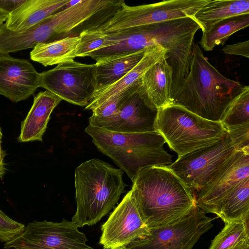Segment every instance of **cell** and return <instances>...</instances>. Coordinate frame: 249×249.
Wrapping results in <instances>:
<instances>
[{"label": "cell", "instance_id": "cell-6", "mask_svg": "<svg viewBox=\"0 0 249 249\" xmlns=\"http://www.w3.org/2000/svg\"><path fill=\"white\" fill-rule=\"evenodd\" d=\"M249 147V124L226 130L219 141L178 157L167 167L191 190L203 187L238 149Z\"/></svg>", "mask_w": 249, "mask_h": 249}, {"label": "cell", "instance_id": "cell-22", "mask_svg": "<svg viewBox=\"0 0 249 249\" xmlns=\"http://www.w3.org/2000/svg\"><path fill=\"white\" fill-rule=\"evenodd\" d=\"M216 215L224 223L249 221V177L239 183L226 196Z\"/></svg>", "mask_w": 249, "mask_h": 249}, {"label": "cell", "instance_id": "cell-11", "mask_svg": "<svg viewBox=\"0 0 249 249\" xmlns=\"http://www.w3.org/2000/svg\"><path fill=\"white\" fill-rule=\"evenodd\" d=\"M100 244L104 249H126L131 243L149 233L131 190L101 227Z\"/></svg>", "mask_w": 249, "mask_h": 249}, {"label": "cell", "instance_id": "cell-32", "mask_svg": "<svg viewBox=\"0 0 249 249\" xmlns=\"http://www.w3.org/2000/svg\"><path fill=\"white\" fill-rule=\"evenodd\" d=\"M229 249H249V238L240 241Z\"/></svg>", "mask_w": 249, "mask_h": 249}, {"label": "cell", "instance_id": "cell-21", "mask_svg": "<svg viewBox=\"0 0 249 249\" xmlns=\"http://www.w3.org/2000/svg\"><path fill=\"white\" fill-rule=\"evenodd\" d=\"M243 14H249V0H210L192 17L204 32L222 20Z\"/></svg>", "mask_w": 249, "mask_h": 249}, {"label": "cell", "instance_id": "cell-13", "mask_svg": "<svg viewBox=\"0 0 249 249\" xmlns=\"http://www.w3.org/2000/svg\"><path fill=\"white\" fill-rule=\"evenodd\" d=\"M40 74L28 60L0 54V94L14 103L25 100L39 87Z\"/></svg>", "mask_w": 249, "mask_h": 249}, {"label": "cell", "instance_id": "cell-1", "mask_svg": "<svg viewBox=\"0 0 249 249\" xmlns=\"http://www.w3.org/2000/svg\"><path fill=\"white\" fill-rule=\"evenodd\" d=\"M132 182L131 190L149 228L176 222L196 206L192 190L167 166L145 167Z\"/></svg>", "mask_w": 249, "mask_h": 249}, {"label": "cell", "instance_id": "cell-30", "mask_svg": "<svg viewBox=\"0 0 249 249\" xmlns=\"http://www.w3.org/2000/svg\"><path fill=\"white\" fill-rule=\"evenodd\" d=\"M226 54L241 55L247 58L249 57V41L229 44L222 49Z\"/></svg>", "mask_w": 249, "mask_h": 249}, {"label": "cell", "instance_id": "cell-28", "mask_svg": "<svg viewBox=\"0 0 249 249\" xmlns=\"http://www.w3.org/2000/svg\"><path fill=\"white\" fill-rule=\"evenodd\" d=\"M24 224L9 217L0 209V241L6 242L20 234L25 228Z\"/></svg>", "mask_w": 249, "mask_h": 249}, {"label": "cell", "instance_id": "cell-23", "mask_svg": "<svg viewBox=\"0 0 249 249\" xmlns=\"http://www.w3.org/2000/svg\"><path fill=\"white\" fill-rule=\"evenodd\" d=\"M249 26V14L240 15L222 20L202 32L199 42L206 51H211L216 45H223L235 32Z\"/></svg>", "mask_w": 249, "mask_h": 249}, {"label": "cell", "instance_id": "cell-17", "mask_svg": "<svg viewBox=\"0 0 249 249\" xmlns=\"http://www.w3.org/2000/svg\"><path fill=\"white\" fill-rule=\"evenodd\" d=\"M167 50L160 45L145 49L143 56L139 63L120 80L95 93L85 109L92 110L108 99L133 86L140 85L144 73L153 65L161 59Z\"/></svg>", "mask_w": 249, "mask_h": 249}, {"label": "cell", "instance_id": "cell-9", "mask_svg": "<svg viewBox=\"0 0 249 249\" xmlns=\"http://www.w3.org/2000/svg\"><path fill=\"white\" fill-rule=\"evenodd\" d=\"M72 221H34L18 235L4 244L6 249H94Z\"/></svg>", "mask_w": 249, "mask_h": 249}, {"label": "cell", "instance_id": "cell-5", "mask_svg": "<svg viewBox=\"0 0 249 249\" xmlns=\"http://www.w3.org/2000/svg\"><path fill=\"white\" fill-rule=\"evenodd\" d=\"M157 130L178 157L219 141L226 132L221 122L173 104L159 109Z\"/></svg>", "mask_w": 249, "mask_h": 249}, {"label": "cell", "instance_id": "cell-14", "mask_svg": "<svg viewBox=\"0 0 249 249\" xmlns=\"http://www.w3.org/2000/svg\"><path fill=\"white\" fill-rule=\"evenodd\" d=\"M158 110L151 107L137 89L128 96L104 128L127 133L158 132Z\"/></svg>", "mask_w": 249, "mask_h": 249}, {"label": "cell", "instance_id": "cell-24", "mask_svg": "<svg viewBox=\"0 0 249 249\" xmlns=\"http://www.w3.org/2000/svg\"><path fill=\"white\" fill-rule=\"evenodd\" d=\"M221 123L226 130L249 124V86H244L227 108Z\"/></svg>", "mask_w": 249, "mask_h": 249}, {"label": "cell", "instance_id": "cell-2", "mask_svg": "<svg viewBox=\"0 0 249 249\" xmlns=\"http://www.w3.org/2000/svg\"><path fill=\"white\" fill-rule=\"evenodd\" d=\"M243 86L220 73L195 44L189 71L172 96V104L205 119L221 122Z\"/></svg>", "mask_w": 249, "mask_h": 249}, {"label": "cell", "instance_id": "cell-10", "mask_svg": "<svg viewBox=\"0 0 249 249\" xmlns=\"http://www.w3.org/2000/svg\"><path fill=\"white\" fill-rule=\"evenodd\" d=\"M214 218L197 206L186 216L172 224L149 228V233L126 249H192L201 235L213 226Z\"/></svg>", "mask_w": 249, "mask_h": 249}, {"label": "cell", "instance_id": "cell-26", "mask_svg": "<svg viewBox=\"0 0 249 249\" xmlns=\"http://www.w3.org/2000/svg\"><path fill=\"white\" fill-rule=\"evenodd\" d=\"M249 222L225 223L223 229L212 240L209 249H229L240 241L249 238Z\"/></svg>", "mask_w": 249, "mask_h": 249}, {"label": "cell", "instance_id": "cell-12", "mask_svg": "<svg viewBox=\"0 0 249 249\" xmlns=\"http://www.w3.org/2000/svg\"><path fill=\"white\" fill-rule=\"evenodd\" d=\"M249 177V147L237 149L197 191V207L206 213L216 214L226 196L241 181Z\"/></svg>", "mask_w": 249, "mask_h": 249}, {"label": "cell", "instance_id": "cell-29", "mask_svg": "<svg viewBox=\"0 0 249 249\" xmlns=\"http://www.w3.org/2000/svg\"><path fill=\"white\" fill-rule=\"evenodd\" d=\"M26 0H0V26L6 21L10 14Z\"/></svg>", "mask_w": 249, "mask_h": 249}, {"label": "cell", "instance_id": "cell-7", "mask_svg": "<svg viewBox=\"0 0 249 249\" xmlns=\"http://www.w3.org/2000/svg\"><path fill=\"white\" fill-rule=\"evenodd\" d=\"M210 0H169L130 6L124 1L112 16L96 26L105 33L192 17Z\"/></svg>", "mask_w": 249, "mask_h": 249}, {"label": "cell", "instance_id": "cell-27", "mask_svg": "<svg viewBox=\"0 0 249 249\" xmlns=\"http://www.w3.org/2000/svg\"><path fill=\"white\" fill-rule=\"evenodd\" d=\"M78 36L80 40L76 57L89 56L94 51L102 48L105 44V34L95 27L84 29Z\"/></svg>", "mask_w": 249, "mask_h": 249}, {"label": "cell", "instance_id": "cell-25", "mask_svg": "<svg viewBox=\"0 0 249 249\" xmlns=\"http://www.w3.org/2000/svg\"><path fill=\"white\" fill-rule=\"evenodd\" d=\"M140 85L127 89L93 109L92 114L89 119V124L104 128L116 114L128 96L138 89Z\"/></svg>", "mask_w": 249, "mask_h": 249}, {"label": "cell", "instance_id": "cell-18", "mask_svg": "<svg viewBox=\"0 0 249 249\" xmlns=\"http://www.w3.org/2000/svg\"><path fill=\"white\" fill-rule=\"evenodd\" d=\"M69 0H26L7 19L5 27L13 32L26 31L67 6Z\"/></svg>", "mask_w": 249, "mask_h": 249}, {"label": "cell", "instance_id": "cell-19", "mask_svg": "<svg viewBox=\"0 0 249 249\" xmlns=\"http://www.w3.org/2000/svg\"><path fill=\"white\" fill-rule=\"evenodd\" d=\"M145 49L97 61L94 94L117 82L130 71L142 59Z\"/></svg>", "mask_w": 249, "mask_h": 249}, {"label": "cell", "instance_id": "cell-3", "mask_svg": "<svg viewBox=\"0 0 249 249\" xmlns=\"http://www.w3.org/2000/svg\"><path fill=\"white\" fill-rule=\"evenodd\" d=\"M123 171L94 158L75 170L76 213L72 220L78 227L92 226L117 203L126 185Z\"/></svg>", "mask_w": 249, "mask_h": 249}, {"label": "cell", "instance_id": "cell-8", "mask_svg": "<svg viewBox=\"0 0 249 249\" xmlns=\"http://www.w3.org/2000/svg\"><path fill=\"white\" fill-rule=\"evenodd\" d=\"M39 74V87L75 105L86 107L95 92V64L73 60Z\"/></svg>", "mask_w": 249, "mask_h": 249}, {"label": "cell", "instance_id": "cell-15", "mask_svg": "<svg viewBox=\"0 0 249 249\" xmlns=\"http://www.w3.org/2000/svg\"><path fill=\"white\" fill-rule=\"evenodd\" d=\"M172 68L165 55L144 73L138 90L151 107L159 109L172 104Z\"/></svg>", "mask_w": 249, "mask_h": 249}, {"label": "cell", "instance_id": "cell-31", "mask_svg": "<svg viewBox=\"0 0 249 249\" xmlns=\"http://www.w3.org/2000/svg\"><path fill=\"white\" fill-rule=\"evenodd\" d=\"M2 133L0 127V179L3 178L7 171L6 165L4 161L7 153L2 148Z\"/></svg>", "mask_w": 249, "mask_h": 249}, {"label": "cell", "instance_id": "cell-20", "mask_svg": "<svg viewBox=\"0 0 249 249\" xmlns=\"http://www.w3.org/2000/svg\"><path fill=\"white\" fill-rule=\"evenodd\" d=\"M79 40L78 36H72L38 43L30 52V58L45 67L73 61Z\"/></svg>", "mask_w": 249, "mask_h": 249}, {"label": "cell", "instance_id": "cell-4", "mask_svg": "<svg viewBox=\"0 0 249 249\" xmlns=\"http://www.w3.org/2000/svg\"><path fill=\"white\" fill-rule=\"evenodd\" d=\"M85 131L98 149L112 159L132 181L145 167L172 163V156L164 149L166 142L159 132L121 133L89 124Z\"/></svg>", "mask_w": 249, "mask_h": 249}, {"label": "cell", "instance_id": "cell-16", "mask_svg": "<svg viewBox=\"0 0 249 249\" xmlns=\"http://www.w3.org/2000/svg\"><path fill=\"white\" fill-rule=\"evenodd\" d=\"M62 100L48 90L38 93L34 97L33 105L26 117L21 123L18 141L42 142L51 115Z\"/></svg>", "mask_w": 249, "mask_h": 249}]
</instances>
